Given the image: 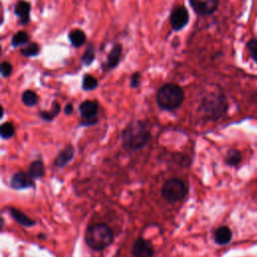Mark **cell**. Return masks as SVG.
Returning <instances> with one entry per match:
<instances>
[{
  "instance_id": "cell-1",
  "label": "cell",
  "mask_w": 257,
  "mask_h": 257,
  "mask_svg": "<svg viewBox=\"0 0 257 257\" xmlns=\"http://www.w3.org/2000/svg\"><path fill=\"white\" fill-rule=\"evenodd\" d=\"M122 147L132 152L142 150L152 139L148 125L142 120L130 122L121 133Z\"/></svg>"
},
{
  "instance_id": "cell-2",
  "label": "cell",
  "mask_w": 257,
  "mask_h": 257,
  "mask_svg": "<svg viewBox=\"0 0 257 257\" xmlns=\"http://www.w3.org/2000/svg\"><path fill=\"white\" fill-rule=\"evenodd\" d=\"M228 101L221 92L210 93L204 97L200 105L202 114L209 120H217L228 111Z\"/></svg>"
},
{
  "instance_id": "cell-3",
  "label": "cell",
  "mask_w": 257,
  "mask_h": 257,
  "mask_svg": "<svg viewBox=\"0 0 257 257\" xmlns=\"http://www.w3.org/2000/svg\"><path fill=\"white\" fill-rule=\"evenodd\" d=\"M185 98L181 86L175 83H166L157 92V103L164 110H175L181 106Z\"/></svg>"
},
{
  "instance_id": "cell-4",
  "label": "cell",
  "mask_w": 257,
  "mask_h": 257,
  "mask_svg": "<svg viewBox=\"0 0 257 257\" xmlns=\"http://www.w3.org/2000/svg\"><path fill=\"white\" fill-rule=\"evenodd\" d=\"M113 241V233L106 224H93L86 229L85 243L93 250H103Z\"/></svg>"
},
{
  "instance_id": "cell-5",
  "label": "cell",
  "mask_w": 257,
  "mask_h": 257,
  "mask_svg": "<svg viewBox=\"0 0 257 257\" xmlns=\"http://www.w3.org/2000/svg\"><path fill=\"white\" fill-rule=\"evenodd\" d=\"M161 194L165 200L171 203L182 201L188 194V186L184 181L177 178L167 180L161 190Z\"/></svg>"
},
{
  "instance_id": "cell-6",
  "label": "cell",
  "mask_w": 257,
  "mask_h": 257,
  "mask_svg": "<svg viewBox=\"0 0 257 257\" xmlns=\"http://www.w3.org/2000/svg\"><path fill=\"white\" fill-rule=\"evenodd\" d=\"M170 22L174 30L183 29L189 22V12L185 6L175 7L170 14Z\"/></svg>"
},
{
  "instance_id": "cell-7",
  "label": "cell",
  "mask_w": 257,
  "mask_h": 257,
  "mask_svg": "<svg viewBox=\"0 0 257 257\" xmlns=\"http://www.w3.org/2000/svg\"><path fill=\"white\" fill-rule=\"evenodd\" d=\"M194 11L201 16L213 14L219 6V0H190Z\"/></svg>"
},
{
  "instance_id": "cell-8",
  "label": "cell",
  "mask_w": 257,
  "mask_h": 257,
  "mask_svg": "<svg viewBox=\"0 0 257 257\" xmlns=\"http://www.w3.org/2000/svg\"><path fill=\"white\" fill-rule=\"evenodd\" d=\"M132 253L134 257H153L155 254V249L150 241L140 237L135 241L132 248Z\"/></svg>"
},
{
  "instance_id": "cell-9",
  "label": "cell",
  "mask_w": 257,
  "mask_h": 257,
  "mask_svg": "<svg viewBox=\"0 0 257 257\" xmlns=\"http://www.w3.org/2000/svg\"><path fill=\"white\" fill-rule=\"evenodd\" d=\"M10 187L14 190L34 188V179L28 173L18 172L12 176L10 180Z\"/></svg>"
},
{
  "instance_id": "cell-10",
  "label": "cell",
  "mask_w": 257,
  "mask_h": 257,
  "mask_svg": "<svg viewBox=\"0 0 257 257\" xmlns=\"http://www.w3.org/2000/svg\"><path fill=\"white\" fill-rule=\"evenodd\" d=\"M79 112L84 120L96 118L98 103L94 100H84L79 104Z\"/></svg>"
},
{
  "instance_id": "cell-11",
  "label": "cell",
  "mask_w": 257,
  "mask_h": 257,
  "mask_svg": "<svg viewBox=\"0 0 257 257\" xmlns=\"http://www.w3.org/2000/svg\"><path fill=\"white\" fill-rule=\"evenodd\" d=\"M74 147L72 145H67L65 146L56 156V158L54 159V166L58 167V168H63L65 167L74 157Z\"/></svg>"
},
{
  "instance_id": "cell-12",
  "label": "cell",
  "mask_w": 257,
  "mask_h": 257,
  "mask_svg": "<svg viewBox=\"0 0 257 257\" xmlns=\"http://www.w3.org/2000/svg\"><path fill=\"white\" fill-rule=\"evenodd\" d=\"M30 3L25 0H19L14 8L15 15L19 18V22L21 25H25L29 22L30 15Z\"/></svg>"
},
{
  "instance_id": "cell-13",
  "label": "cell",
  "mask_w": 257,
  "mask_h": 257,
  "mask_svg": "<svg viewBox=\"0 0 257 257\" xmlns=\"http://www.w3.org/2000/svg\"><path fill=\"white\" fill-rule=\"evenodd\" d=\"M233 233L228 226H220L214 232V241L220 246L227 245L232 240Z\"/></svg>"
},
{
  "instance_id": "cell-14",
  "label": "cell",
  "mask_w": 257,
  "mask_h": 257,
  "mask_svg": "<svg viewBox=\"0 0 257 257\" xmlns=\"http://www.w3.org/2000/svg\"><path fill=\"white\" fill-rule=\"evenodd\" d=\"M8 212H9L10 216L14 219V221L23 227H32L36 223L33 219L28 217L25 213L21 212L20 210L14 208V207H9Z\"/></svg>"
},
{
  "instance_id": "cell-15",
  "label": "cell",
  "mask_w": 257,
  "mask_h": 257,
  "mask_svg": "<svg viewBox=\"0 0 257 257\" xmlns=\"http://www.w3.org/2000/svg\"><path fill=\"white\" fill-rule=\"evenodd\" d=\"M121 52H122V46L121 44H114L111 48V50L109 51L108 55H107V59H106V63H105V66L106 68L110 69V68H113L115 67L119 60H120V55H121Z\"/></svg>"
},
{
  "instance_id": "cell-16",
  "label": "cell",
  "mask_w": 257,
  "mask_h": 257,
  "mask_svg": "<svg viewBox=\"0 0 257 257\" xmlns=\"http://www.w3.org/2000/svg\"><path fill=\"white\" fill-rule=\"evenodd\" d=\"M242 162V155L241 153L236 149L229 150L224 158V163L229 167L237 168Z\"/></svg>"
},
{
  "instance_id": "cell-17",
  "label": "cell",
  "mask_w": 257,
  "mask_h": 257,
  "mask_svg": "<svg viewBox=\"0 0 257 257\" xmlns=\"http://www.w3.org/2000/svg\"><path fill=\"white\" fill-rule=\"evenodd\" d=\"M28 174H29L34 180L43 178L44 175H45V170H44V165H43L42 161H40V160L33 161V162L30 164V166H29Z\"/></svg>"
},
{
  "instance_id": "cell-18",
  "label": "cell",
  "mask_w": 257,
  "mask_h": 257,
  "mask_svg": "<svg viewBox=\"0 0 257 257\" xmlns=\"http://www.w3.org/2000/svg\"><path fill=\"white\" fill-rule=\"evenodd\" d=\"M68 39L74 47H80L86 40L85 33L80 29H73L68 33Z\"/></svg>"
},
{
  "instance_id": "cell-19",
  "label": "cell",
  "mask_w": 257,
  "mask_h": 257,
  "mask_svg": "<svg viewBox=\"0 0 257 257\" xmlns=\"http://www.w3.org/2000/svg\"><path fill=\"white\" fill-rule=\"evenodd\" d=\"M60 104L57 102V101H53L52 102V106H51V109L49 110H42L39 112V116L46 120V121H51L56 115H58V113L60 112Z\"/></svg>"
},
{
  "instance_id": "cell-20",
  "label": "cell",
  "mask_w": 257,
  "mask_h": 257,
  "mask_svg": "<svg viewBox=\"0 0 257 257\" xmlns=\"http://www.w3.org/2000/svg\"><path fill=\"white\" fill-rule=\"evenodd\" d=\"M21 100L26 106H34L38 102V95L33 90L28 89L22 93Z\"/></svg>"
},
{
  "instance_id": "cell-21",
  "label": "cell",
  "mask_w": 257,
  "mask_h": 257,
  "mask_svg": "<svg viewBox=\"0 0 257 257\" xmlns=\"http://www.w3.org/2000/svg\"><path fill=\"white\" fill-rule=\"evenodd\" d=\"M15 134V127L11 121H6L1 124L0 135L3 140L11 139Z\"/></svg>"
},
{
  "instance_id": "cell-22",
  "label": "cell",
  "mask_w": 257,
  "mask_h": 257,
  "mask_svg": "<svg viewBox=\"0 0 257 257\" xmlns=\"http://www.w3.org/2000/svg\"><path fill=\"white\" fill-rule=\"evenodd\" d=\"M28 39H29L28 34L25 31L21 30V31L16 32L13 35V37L11 39V44L13 47H19V46L25 44L28 41Z\"/></svg>"
},
{
  "instance_id": "cell-23",
  "label": "cell",
  "mask_w": 257,
  "mask_h": 257,
  "mask_svg": "<svg viewBox=\"0 0 257 257\" xmlns=\"http://www.w3.org/2000/svg\"><path fill=\"white\" fill-rule=\"evenodd\" d=\"M98 85L97 79L90 75V74H86L83 76L82 78V89L85 91H89V90H93L94 88H96Z\"/></svg>"
},
{
  "instance_id": "cell-24",
  "label": "cell",
  "mask_w": 257,
  "mask_h": 257,
  "mask_svg": "<svg viewBox=\"0 0 257 257\" xmlns=\"http://www.w3.org/2000/svg\"><path fill=\"white\" fill-rule=\"evenodd\" d=\"M95 58V49L94 47L90 44L86 50L84 51V53L82 54L81 56V62L84 64V65H90L92 63V61L94 60Z\"/></svg>"
},
{
  "instance_id": "cell-25",
  "label": "cell",
  "mask_w": 257,
  "mask_h": 257,
  "mask_svg": "<svg viewBox=\"0 0 257 257\" xmlns=\"http://www.w3.org/2000/svg\"><path fill=\"white\" fill-rule=\"evenodd\" d=\"M40 51V47L37 43H30L26 47L22 48L20 50L21 54L26 56V57H31V56H36Z\"/></svg>"
},
{
  "instance_id": "cell-26",
  "label": "cell",
  "mask_w": 257,
  "mask_h": 257,
  "mask_svg": "<svg viewBox=\"0 0 257 257\" xmlns=\"http://www.w3.org/2000/svg\"><path fill=\"white\" fill-rule=\"evenodd\" d=\"M246 48L249 52V55L253 59L255 63H257V39L256 38H251L248 40L246 43Z\"/></svg>"
},
{
  "instance_id": "cell-27",
  "label": "cell",
  "mask_w": 257,
  "mask_h": 257,
  "mask_svg": "<svg viewBox=\"0 0 257 257\" xmlns=\"http://www.w3.org/2000/svg\"><path fill=\"white\" fill-rule=\"evenodd\" d=\"M12 69H13L12 65L9 62L3 61L1 63V74H2L3 77H8L11 74Z\"/></svg>"
},
{
  "instance_id": "cell-28",
  "label": "cell",
  "mask_w": 257,
  "mask_h": 257,
  "mask_svg": "<svg viewBox=\"0 0 257 257\" xmlns=\"http://www.w3.org/2000/svg\"><path fill=\"white\" fill-rule=\"evenodd\" d=\"M141 84V74L139 72H135L133 73V75L131 76V80H130V86L132 88H138Z\"/></svg>"
},
{
  "instance_id": "cell-29",
  "label": "cell",
  "mask_w": 257,
  "mask_h": 257,
  "mask_svg": "<svg viewBox=\"0 0 257 257\" xmlns=\"http://www.w3.org/2000/svg\"><path fill=\"white\" fill-rule=\"evenodd\" d=\"M64 113L66 114V115H69L72 111H73V105L71 104V103H67L65 106H64Z\"/></svg>"
}]
</instances>
